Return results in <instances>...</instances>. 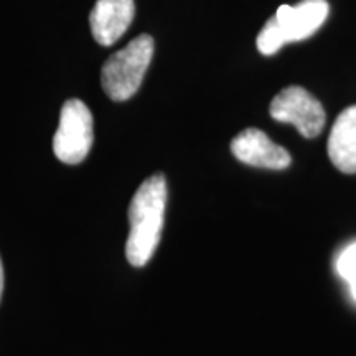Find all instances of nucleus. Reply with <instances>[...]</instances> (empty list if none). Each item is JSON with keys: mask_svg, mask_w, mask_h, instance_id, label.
Instances as JSON below:
<instances>
[{"mask_svg": "<svg viewBox=\"0 0 356 356\" xmlns=\"http://www.w3.org/2000/svg\"><path fill=\"white\" fill-rule=\"evenodd\" d=\"M167 180L155 173L142 181L129 207L131 231L126 243V256L132 266L142 267L152 259L162 236L167 207Z\"/></svg>", "mask_w": 356, "mask_h": 356, "instance_id": "nucleus-1", "label": "nucleus"}, {"mask_svg": "<svg viewBox=\"0 0 356 356\" xmlns=\"http://www.w3.org/2000/svg\"><path fill=\"white\" fill-rule=\"evenodd\" d=\"M328 13L327 0H302L297 6H280L257 35V50L270 56L284 44L307 40L325 24Z\"/></svg>", "mask_w": 356, "mask_h": 356, "instance_id": "nucleus-2", "label": "nucleus"}, {"mask_svg": "<svg viewBox=\"0 0 356 356\" xmlns=\"http://www.w3.org/2000/svg\"><path fill=\"white\" fill-rule=\"evenodd\" d=\"M154 56V38L139 35L115 51L106 61L101 71V84L109 99L122 102L139 91Z\"/></svg>", "mask_w": 356, "mask_h": 356, "instance_id": "nucleus-3", "label": "nucleus"}, {"mask_svg": "<svg viewBox=\"0 0 356 356\" xmlns=\"http://www.w3.org/2000/svg\"><path fill=\"white\" fill-rule=\"evenodd\" d=\"M92 114L79 99H68L61 108L60 126L53 139L58 160L76 165L88 157L92 145Z\"/></svg>", "mask_w": 356, "mask_h": 356, "instance_id": "nucleus-4", "label": "nucleus"}, {"mask_svg": "<svg viewBox=\"0 0 356 356\" xmlns=\"http://www.w3.org/2000/svg\"><path fill=\"white\" fill-rule=\"evenodd\" d=\"M269 113L274 121L292 124L307 139L317 137L327 121V114L320 101L300 86L282 89L270 102Z\"/></svg>", "mask_w": 356, "mask_h": 356, "instance_id": "nucleus-5", "label": "nucleus"}, {"mask_svg": "<svg viewBox=\"0 0 356 356\" xmlns=\"http://www.w3.org/2000/svg\"><path fill=\"white\" fill-rule=\"evenodd\" d=\"M231 152L246 165L284 170L291 165V154L282 145L275 144L259 129H246L231 142Z\"/></svg>", "mask_w": 356, "mask_h": 356, "instance_id": "nucleus-6", "label": "nucleus"}, {"mask_svg": "<svg viewBox=\"0 0 356 356\" xmlns=\"http://www.w3.org/2000/svg\"><path fill=\"white\" fill-rule=\"evenodd\" d=\"M134 13V0H97L89 13L92 37L102 47H111L127 32Z\"/></svg>", "mask_w": 356, "mask_h": 356, "instance_id": "nucleus-7", "label": "nucleus"}, {"mask_svg": "<svg viewBox=\"0 0 356 356\" xmlns=\"http://www.w3.org/2000/svg\"><path fill=\"white\" fill-rule=\"evenodd\" d=\"M328 157L338 170L356 173V106H350L337 118L328 137Z\"/></svg>", "mask_w": 356, "mask_h": 356, "instance_id": "nucleus-8", "label": "nucleus"}, {"mask_svg": "<svg viewBox=\"0 0 356 356\" xmlns=\"http://www.w3.org/2000/svg\"><path fill=\"white\" fill-rule=\"evenodd\" d=\"M337 270L348 284L356 279V243L346 248L338 257Z\"/></svg>", "mask_w": 356, "mask_h": 356, "instance_id": "nucleus-9", "label": "nucleus"}, {"mask_svg": "<svg viewBox=\"0 0 356 356\" xmlns=\"http://www.w3.org/2000/svg\"><path fill=\"white\" fill-rule=\"evenodd\" d=\"M2 291H3V266H2V259H0V299H2Z\"/></svg>", "mask_w": 356, "mask_h": 356, "instance_id": "nucleus-10", "label": "nucleus"}, {"mask_svg": "<svg viewBox=\"0 0 356 356\" xmlns=\"http://www.w3.org/2000/svg\"><path fill=\"white\" fill-rule=\"evenodd\" d=\"M350 291H351V296H353V299L356 300V279L350 282Z\"/></svg>", "mask_w": 356, "mask_h": 356, "instance_id": "nucleus-11", "label": "nucleus"}]
</instances>
